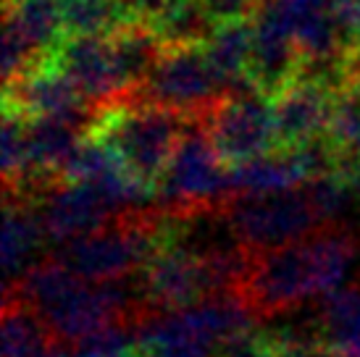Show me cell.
Masks as SVG:
<instances>
[{
    "label": "cell",
    "mask_w": 360,
    "mask_h": 357,
    "mask_svg": "<svg viewBox=\"0 0 360 357\" xmlns=\"http://www.w3.org/2000/svg\"><path fill=\"white\" fill-rule=\"evenodd\" d=\"M358 237L345 226H326L276 249L252 252L240 294L258 318L284 316L313 297L340 289L358 258Z\"/></svg>",
    "instance_id": "6da1fadb"
},
{
    "label": "cell",
    "mask_w": 360,
    "mask_h": 357,
    "mask_svg": "<svg viewBox=\"0 0 360 357\" xmlns=\"http://www.w3.org/2000/svg\"><path fill=\"white\" fill-rule=\"evenodd\" d=\"M187 124L190 119L176 110L158 108L142 100H124L101 110L87 134L113 150L134 176L155 189Z\"/></svg>",
    "instance_id": "7a4b0ae2"
},
{
    "label": "cell",
    "mask_w": 360,
    "mask_h": 357,
    "mask_svg": "<svg viewBox=\"0 0 360 357\" xmlns=\"http://www.w3.org/2000/svg\"><path fill=\"white\" fill-rule=\"evenodd\" d=\"M163 237V213L158 208L121 213L87 237L58 245L53 258L74 276L103 284L140 273Z\"/></svg>",
    "instance_id": "3957f363"
},
{
    "label": "cell",
    "mask_w": 360,
    "mask_h": 357,
    "mask_svg": "<svg viewBox=\"0 0 360 357\" xmlns=\"http://www.w3.org/2000/svg\"><path fill=\"white\" fill-rule=\"evenodd\" d=\"M231 197V166L224 163L200 121H190L155 187V208L166 216H181L224 208Z\"/></svg>",
    "instance_id": "277c9868"
},
{
    "label": "cell",
    "mask_w": 360,
    "mask_h": 357,
    "mask_svg": "<svg viewBox=\"0 0 360 357\" xmlns=\"http://www.w3.org/2000/svg\"><path fill=\"white\" fill-rule=\"evenodd\" d=\"M242 276V271L216 266L160 242L140 271V284L150 313H174L216 294L240 292Z\"/></svg>",
    "instance_id": "5b68a950"
},
{
    "label": "cell",
    "mask_w": 360,
    "mask_h": 357,
    "mask_svg": "<svg viewBox=\"0 0 360 357\" xmlns=\"http://www.w3.org/2000/svg\"><path fill=\"white\" fill-rule=\"evenodd\" d=\"M221 98H226V89L210 63L205 45H169L131 100L200 121Z\"/></svg>",
    "instance_id": "8992f818"
},
{
    "label": "cell",
    "mask_w": 360,
    "mask_h": 357,
    "mask_svg": "<svg viewBox=\"0 0 360 357\" xmlns=\"http://www.w3.org/2000/svg\"><path fill=\"white\" fill-rule=\"evenodd\" d=\"M226 213L250 252L284 247L323 228L305 187L271 195H237L226 202Z\"/></svg>",
    "instance_id": "52a82bcc"
},
{
    "label": "cell",
    "mask_w": 360,
    "mask_h": 357,
    "mask_svg": "<svg viewBox=\"0 0 360 357\" xmlns=\"http://www.w3.org/2000/svg\"><path fill=\"white\" fill-rule=\"evenodd\" d=\"M200 124L231 169L279 148L274 100L260 92L221 98Z\"/></svg>",
    "instance_id": "ba28073f"
},
{
    "label": "cell",
    "mask_w": 360,
    "mask_h": 357,
    "mask_svg": "<svg viewBox=\"0 0 360 357\" xmlns=\"http://www.w3.org/2000/svg\"><path fill=\"white\" fill-rule=\"evenodd\" d=\"M3 105L13 108L24 119H66L77 121L90 129L95 121V110L74 87L69 74L58 63L45 56L34 60L30 69L6 84Z\"/></svg>",
    "instance_id": "9c48e42d"
},
{
    "label": "cell",
    "mask_w": 360,
    "mask_h": 357,
    "mask_svg": "<svg viewBox=\"0 0 360 357\" xmlns=\"http://www.w3.org/2000/svg\"><path fill=\"white\" fill-rule=\"evenodd\" d=\"M252 84L260 95L276 98L302 74V53L279 0H260L252 13Z\"/></svg>",
    "instance_id": "30bf717a"
},
{
    "label": "cell",
    "mask_w": 360,
    "mask_h": 357,
    "mask_svg": "<svg viewBox=\"0 0 360 357\" xmlns=\"http://www.w3.org/2000/svg\"><path fill=\"white\" fill-rule=\"evenodd\" d=\"M51 58L69 74L74 87L95 110V116L110 105L129 100L113 58L110 37H66Z\"/></svg>",
    "instance_id": "8fae6325"
},
{
    "label": "cell",
    "mask_w": 360,
    "mask_h": 357,
    "mask_svg": "<svg viewBox=\"0 0 360 357\" xmlns=\"http://www.w3.org/2000/svg\"><path fill=\"white\" fill-rule=\"evenodd\" d=\"M45 234L56 245H66L103 228L119 213L87 184L58 178L34 200Z\"/></svg>",
    "instance_id": "7c38bea8"
},
{
    "label": "cell",
    "mask_w": 360,
    "mask_h": 357,
    "mask_svg": "<svg viewBox=\"0 0 360 357\" xmlns=\"http://www.w3.org/2000/svg\"><path fill=\"white\" fill-rule=\"evenodd\" d=\"M337 84L300 74L290 87H284L274 100L279 148H302L326 137L331 119V105Z\"/></svg>",
    "instance_id": "4fadbf2b"
},
{
    "label": "cell",
    "mask_w": 360,
    "mask_h": 357,
    "mask_svg": "<svg viewBox=\"0 0 360 357\" xmlns=\"http://www.w3.org/2000/svg\"><path fill=\"white\" fill-rule=\"evenodd\" d=\"M45 242V234L37 208L21 197H6L3 208V276L6 289H13L21 278L37 266Z\"/></svg>",
    "instance_id": "5bb4252c"
},
{
    "label": "cell",
    "mask_w": 360,
    "mask_h": 357,
    "mask_svg": "<svg viewBox=\"0 0 360 357\" xmlns=\"http://www.w3.org/2000/svg\"><path fill=\"white\" fill-rule=\"evenodd\" d=\"M252 40H255L252 16L250 19L221 21V24H216V30L210 32L208 42H205V53H208L226 95L258 92L250 77Z\"/></svg>",
    "instance_id": "9a60e30c"
},
{
    "label": "cell",
    "mask_w": 360,
    "mask_h": 357,
    "mask_svg": "<svg viewBox=\"0 0 360 357\" xmlns=\"http://www.w3.org/2000/svg\"><path fill=\"white\" fill-rule=\"evenodd\" d=\"M140 357H219L221 349L202 337L184 310L148 313L137 326Z\"/></svg>",
    "instance_id": "2e32d148"
},
{
    "label": "cell",
    "mask_w": 360,
    "mask_h": 357,
    "mask_svg": "<svg viewBox=\"0 0 360 357\" xmlns=\"http://www.w3.org/2000/svg\"><path fill=\"white\" fill-rule=\"evenodd\" d=\"M3 24L19 34L40 58L53 56L66 40L58 0H3Z\"/></svg>",
    "instance_id": "e0dca14e"
},
{
    "label": "cell",
    "mask_w": 360,
    "mask_h": 357,
    "mask_svg": "<svg viewBox=\"0 0 360 357\" xmlns=\"http://www.w3.org/2000/svg\"><path fill=\"white\" fill-rule=\"evenodd\" d=\"M319 326L331 352L360 349V284L340 287L321 297Z\"/></svg>",
    "instance_id": "ac0fdd59"
},
{
    "label": "cell",
    "mask_w": 360,
    "mask_h": 357,
    "mask_svg": "<svg viewBox=\"0 0 360 357\" xmlns=\"http://www.w3.org/2000/svg\"><path fill=\"white\" fill-rule=\"evenodd\" d=\"M58 344L42 318L16 297L3 299V357H37Z\"/></svg>",
    "instance_id": "d6986e66"
},
{
    "label": "cell",
    "mask_w": 360,
    "mask_h": 357,
    "mask_svg": "<svg viewBox=\"0 0 360 357\" xmlns=\"http://www.w3.org/2000/svg\"><path fill=\"white\" fill-rule=\"evenodd\" d=\"M66 37H108L129 21L119 0H58Z\"/></svg>",
    "instance_id": "ffe728a7"
},
{
    "label": "cell",
    "mask_w": 360,
    "mask_h": 357,
    "mask_svg": "<svg viewBox=\"0 0 360 357\" xmlns=\"http://www.w3.org/2000/svg\"><path fill=\"white\" fill-rule=\"evenodd\" d=\"M158 40L169 45H205L210 32L216 30V21L205 8L202 0H181L174 8L150 27Z\"/></svg>",
    "instance_id": "44dd1931"
},
{
    "label": "cell",
    "mask_w": 360,
    "mask_h": 357,
    "mask_svg": "<svg viewBox=\"0 0 360 357\" xmlns=\"http://www.w3.org/2000/svg\"><path fill=\"white\" fill-rule=\"evenodd\" d=\"M326 139L337 158H360V84H342L334 95Z\"/></svg>",
    "instance_id": "7402d4cb"
},
{
    "label": "cell",
    "mask_w": 360,
    "mask_h": 357,
    "mask_svg": "<svg viewBox=\"0 0 360 357\" xmlns=\"http://www.w3.org/2000/svg\"><path fill=\"white\" fill-rule=\"evenodd\" d=\"M71 357H140L137 323H110L71 344Z\"/></svg>",
    "instance_id": "603a6c76"
},
{
    "label": "cell",
    "mask_w": 360,
    "mask_h": 357,
    "mask_svg": "<svg viewBox=\"0 0 360 357\" xmlns=\"http://www.w3.org/2000/svg\"><path fill=\"white\" fill-rule=\"evenodd\" d=\"M3 187L13 189L27 169V119L3 105Z\"/></svg>",
    "instance_id": "cb8c5ba5"
},
{
    "label": "cell",
    "mask_w": 360,
    "mask_h": 357,
    "mask_svg": "<svg viewBox=\"0 0 360 357\" xmlns=\"http://www.w3.org/2000/svg\"><path fill=\"white\" fill-rule=\"evenodd\" d=\"M329 13L345 50L360 42V0H329Z\"/></svg>",
    "instance_id": "d4e9b609"
},
{
    "label": "cell",
    "mask_w": 360,
    "mask_h": 357,
    "mask_svg": "<svg viewBox=\"0 0 360 357\" xmlns=\"http://www.w3.org/2000/svg\"><path fill=\"white\" fill-rule=\"evenodd\" d=\"M176 3H181V0H119L127 21L129 24H142V27L158 24Z\"/></svg>",
    "instance_id": "484cf974"
},
{
    "label": "cell",
    "mask_w": 360,
    "mask_h": 357,
    "mask_svg": "<svg viewBox=\"0 0 360 357\" xmlns=\"http://www.w3.org/2000/svg\"><path fill=\"white\" fill-rule=\"evenodd\" d=\"M269 339V357H334L323 342H287V339Z\"/></svg>",
    "instance_id": "4316f807"
},
{
    "label": "cell",
    "mask_w": 360,
    "mask_h": 357,
    "mask_svg": "<svg viewBox=\"0 0 360 357\" xmlns=\"http://www.w3.org/2000/svg\"><path fill=\"white\" fill-rule=\"evenodd\" d=\"M216 24L231 19H250L260 0H202Z\"/></svg>",
    "instance_id": "83f0119b"
},
{
    "label": "cell",
    "mask_w": 360,
    "mask_h": 357,
    "mask_svg": "<svg viewBox=\"0 0 360 357\" xmlns=\"http://www.w3.org/2000/svg\"><path fill=\"white\" fill-rule=\"evenodd\" d=\"M219 357H269V339L266 334H245L221 349Z\"/></svg>",
    "instance_id": "f1b7e54d"
},
{
    "label": "cell",
    "mask_w": 360,
    "mask_h": 357,
    "mask_svg": "<svg viewBox=\"0 0 360 357\" xmlns=\"http://www.w3.org/2000/svg\"><path fill=\"white\" fill-rule=\"evenodd\" d=\"M281 6L290 11L297 8H329V0H281Z\"/></svg>",
    "instance_id": "f546056e"
},
{
    "label": "cell",
    "mask_w": 360,
    "mask_h": 357,
    "mask_svg": "<svg viewBox=\"0 0 360 357\" xmlns=\"http://www.w3.org/2000/svg\"><path fill=\"white\" fill-rule=\"evenodd\" d=\"M37 357H71V349L66 347V344H53V347H48Z\"/></svg>",
    "instance_id": "4dcf8cb0"
}]
</instances>
